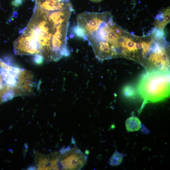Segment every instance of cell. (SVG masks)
Returning <instances> with one entry per match:
<instances>
[{"label": "cell", "mask_w": 170, "mask_h": 170, "mask_svg": "<svg viewBox=\"0 0 170 170\" xmlns=\"http://www.w3.org/2000/svg\"><path fill=\"white\" fill-rule=\"evenodd\" d=\"M64 23L53 12L37 6L21 35L14 43L17 55L41 57L53 61V52L64 42L66 37Z\"/></svg>", "instance_id": "cell-1"}, {"label": "cell", "mask_w": 170, "mask_h": 170, "mask_svg": "<svg viewBox=\"0 0 170 170\" xmlns=\"http://www.w3.org/2000/svg\"><path fill=\"white\" fill-rule=\"evenodd\" d=\"M79 26L81 38L88 41L99 61L120 57L119 41L124 29L114 21L110 12H88Z\"/></svg>", "instance_id": "cell-2"}, {"label": "cell", "mask_w": 170, "mask_h": 170, "mask_svg": "<svg viewBox=\"0 0 170 170\" xmlns=\"http://www.w3.org/2000/svg\"><path fill=\"white\" fill-rule=\"evenodd\" d=\"M36 83L31 72L10 66L0 59V105L15 97L32 94Z\"/></svg>", "instance_id": "cell-3"}, {"label": "cell", "mask_w": 170, "mask_h": 170, "mask_svg": "<svg viewBox=\"0 0 170 170\" xmlns=\"http://www.w3.org/2000/svg\"><path fill=\"white\" fill-rule=\"evenodd\" d=\"M170 83V71H151L142 75L138 88L143 100L141 110L148 103H157L168 98Z\"/></svg>", "instance_id": "cell-4"}, {"label": "cell", "mask_w": 170, "mask_h": 170, "mask_svg": "<svg viewBox=\"0 0 170 170\" xmlns=\"http://www.w3.org/2000/svg\"><path fill=\"white\" fill-rule=\"evenodd\" d=\"M155 37L152 30L147 36L140 37L123 31L119 42L120 57L133 60L142 65Z\"/></svg>", "instance_id": "cell-5"}, {"label": "cell", "mask_w": 170, "mask_h": 170, "mask_svg": "<svg viewBox=\"0 0 170 170\" xmlns=\"http://www.w3.org/2000/svg\"><path fill=\"white\" fill-rule=\"evenodd\" d=\"M142 65L146 72L170 71V46L164 30L157 29L155 38Z\"/></svg>", "instance_id": "cell-6"}, {"label": "cell", "mask_w": 170, "mask_h": 170, "mask_svg": "<svg viewBox=\"0 0 170 170\" xmlns=\"http://www.w3.org/2000/svg\"><path fill=\"white\" fill-rule=\"evenodd\" d=\"M87 158L79 149L76 148L63 153L60 152L58 169H80L86 164Z\"/></svg>", "instance_id": "cell-7"}, {"label": "cell", "mask_w": 170, "mask_h": 170, "mask_svg": "<svg viewBox=\"0 0 170 170\" xmlns=\"http://www.w3.org/2000/svg\"><path fill=\"white\" fill-rule=\"evenodd\" d=\"M59 153L44 155L36 152L35 154L36 168L39 170L58 169L57 163Z\"/></svg>", "instance_id": "cell-8"}, {"label": "cell", "mask_w": 170, "mask_h": 170, "mask_svg": "<svg viewBox=\"0 0 170 170\" xmlns=\"http://www.w3.org/2000/svg\"><path fill=\"white\" fill-rule=\"evenodd\" d=\"M170 8L164 9L157 15L154 23L155 27L162 30L170 22Z\"/></svg>", "instance_id": "cell-9"}, {"label": "cell", "mask_w": 170, "mask_h": 170, "mask_svg": "<svg viewBox=\"0 0 170 170\" xmlns=\"http://www.w3.org/2000/svg\"><path fill=\"white\" fill-rule=\"evenodd\" d=\"M125 124L127 130L130 132L138 131L142 126L139 119L135 116H132L127 119Z\"/></svg>", "instance_id": "cell-10"}, {"label": "cell", "mask_w": 170, "mask_h": 170, "mask_svg": "<svg viewBox=\"0 0 170 170\" xmlns=\"http://www.w3.org/2000/svg\"><path fill=\"white\" fill-rule=\"evenodd\" d=\"M124 156L123 154L116 150L109 160L110 165L113 166L120 165L123 160Z\"/></svg>", "instance_id": "cell-11"}, {"label": "cell", "mask_w": 170, "mask_h": 170, "mask_svg": "<svg viewBox=\"0 0 170 170\" xmlns=\"http://www.w3.org/2000/svg\"><path fill=\"white\" fill-rule=\"evenodd\" d=\"M123 93L125 97L130 98L135 95V91L133 87L129 85L124 87L123 90Z\"/></svg>", "instance_id": "cell-12"}, {"label": "cell", "mask_w": 170, "mask_h": 170, "mask_svg": "<svg viewBox=\"0 0 170 170\" xmlns=\"http://www.w3.org/2000/svg\"><path fill=\"white\" fill-rule=\"evenodd\" d=\"M22 2L23 0H14L12 4L14 6H18L22 4Z\"/></svg>", "instance_id": "cell-13"}, {"label": "cell", "mask_w": 170, "mask_h": 170, "mask_svg": "<svg viewBox=\"0 0 170 170\" xmlns=\"http://www.w3.org/2000/svg\"><path fill=\"white\" fill-rule=\"evenodd\" d=\"M90 1L93 2L98 3L102 1L103 0H90Z\"/></svg>", "instance_id": "cell-14"}, {"label": "cell", "mask_w": 170, "mask_h": 170, "mask_svg": "<svg viewBox=\"0 0 170 170\" xmlns=\"http://www.w3.org/2000/svg\"><path fill=\"white\" fill-rule=\"evenodd\" d=\"M85 154L87 155H89V151L88 150H87L85 152Z\"/></svg>", "instance_id": "cell-15"}, {"label": "cell", "mask_w": 170, "mask_h": 170, "mask_svg": "<svg viewBox=\"0 0 170 170\" xmlns=\"http://www.w3.org/2000/svg\"><path fill=\"white\" fill-rule=\"evenodd\" d=\"M36 1H37V0H36Z\"/></svg>", "instance_id": "cell-16"}]
</instances>
